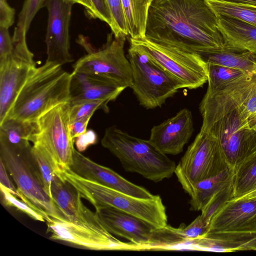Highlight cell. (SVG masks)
I'll return each instance as SVG.
<instances>
[{
    "label": "cell",
    "mask_w": 256,
    "mask_h": 256,
    "mask_svg": "<svg viewBox=\"0 0 256 256\" xmlns=\"http://www.w3.org/2000/svg\"><path fill=\"white\" fill-rule=\"evenodd\" d=\"M69 102L60 104L40 116L36 120L38 130L32 142L40 146L56 174L70 170L74 141L69 130Z\"/></svg>",
    "instance_id": "8"
},
{
    "label": "cell",
    "mask_w": 256,
    "mask_h": 256,
    "mask_svg": "<svg viewBox=\"0 0 256 256\" xmlns=\"http://www.w3.org/2000/svg\"><path fill=\"white\" fill-rule=\"evenodd\" d=\"M0 184L8 188L13 194L18 197L17 188H15L8 177V171L1 159H0Z\"/></svg>",
    "instance_id": "42"
},
{
    "label": "cell",
    "mask_w": 256,
    "mask_h": 256,
    "mask_svg": "<svg viewBox=\"0 0 256 256\" xmlns=\"http://www.w3.org/2000/svg\"><path fill=\"white\" fill-rule=\"evenodd\" d=\"M218 30L226 46L256 54V26L240 20L216 16Z\"/></svg>",
    "instance_id": "21"
},
{
    "label": "cell",
    "mask_w": 256,
    "mask_h": 256,
    "mask_svg": "<svg viewBox=\"0 0 256 256\" xmlns=\"http://www.w3.org/2000/svg\"><path fill=\"white\" fill-rule=\"evenodd\" d=\"M95 209L114 208L148 222L156 228L168 225L166 208L158 195L144 199L133 196L78 176L71 170L62 174Z\"/></svg>",
    "instance_id": "4"
},
{
    "label": "cell",
    "mask_w": 256,
    "mask_h": 256,
    "mask_svg": "<svg viewBox=\"0 0 256 256\" xmlns=\"http://www.w3.org/2000/svg\"><path fill=\"white\" fill-rule=\"evenodd\" d=\"M32 154L39 178L46 192L52 199V184L57 176L42 148L38 145L32 147Z\"/></svg>",
    "instance_id": "31"
},
{
    "label": "cell",
    "mask_w": 256,
    "mask_h": 256,
    "mask_svg": "<svg viewBox=\"0 0 256 256\" xmlns=\"http://www.w3.org/2000/svg\"><path fill=\"white\" fill-rule=\"evenodd\" d=\"M234 198L233 184L215 194L201 210L202 217L210 224L212 218L230 200Z\"/></svg>",
    "instance_id": "32"
},
{
    "label": "cell",
    "mask_w": 256,
    "mask_h": 256,
    "mask_svg": "<svg viewBox=\"0 0 256 256\" xmlns=\"http://www.w3.org/2000/svg\"><path fill=\"white\" fill-rule=\"evenodd\" d=\"M206 63L208 73L206 93H214L248 76L238 69L210 62Z\"/></svg>",
    "instance_id": "28"
},
{
    "label": "cell",
    "mask_w": 256,
    "mask_h": 256,
    "mask_svg": "<svg viewBox=\"0 0 256 256\" xmlns=\"http://www.w3.org/2000/svg\"><path fill=\"white\" fill-rule=\"evenodd\" d=\"M208 131L218 140L228 167L234 172L256 154V114L242 104L216 122Z\"/></svg>",
    "instance_id": "7"
},
{
    "label": "cell",
    "mask_w": 256,
    "mask_h": 256,
    "mask_svg": "<svg viewBox=\"0 0 256 256\" xmlns=\"http://www.w3.org/2000/svg\"><path fill=\"white\" fill-rule=\"evenodd\" d=\"M145 38L197 54L226 47L216 16L204 0H154Z\"/></svg>",
    "instance_id": "1"
},
{
    "label": "cell",
    "mask_w": 256,
    "mask_h": 256,
    "mask_svg": "<svg viewBox=\"0 0 256 256\" xmlns=\"http://www.w3.org/2000/svg\"><path fill=\"white\" fill-rule=\"evenodd\" d=\"M15 10L6 0H0V28L8 29L14 22Z\"/></svg>",
    "instance_id": "39"
},
{
    "label": "cell",
    "mask_w": 256,
    "mask_h": 256,
    "mask_svg": "<svg viewBox=\"0 0 256 256\" xmlns=\"http://www.w3.org/2000/svg\"><path fill=\"white\" fill-rule=\"evenodd\" d=\"M128 34L130 38L140 39L146 36L150 0H121Z\"/></svg>",
    "instance_id": "26"
},
{
    "label": "cell",
    "mask_w": 256,
    "mask_h": 256,
    "mask_svg": "<svg viewBox=\"0 0 256 256\" xmlns=\"http://www.w3.org/2000/svg\"><path fill=\"white\" fill-rule=\"evenodd\" d=\"M234 198L256 190V154L242 163L234 172Z\"/></svg>",
    "instance_id": "30"
},
{
    "label": "cell",
    "mask_w": 256,
    "mask_h": 256,
    "mask_svg": "<svg viewBox=\"0 0 256 256\" xmlns=\"http://www.w3.org/2000/svg\"><path fill=\"white\" fill-rule=\"evenodd\" d=\"M98 136L92 130H87L74 140V143L77 150L80 152L84 151L89 146L97 142Z\"/></svg>",
    "instance_id": "40"
},
{
    "label": "cell",
    "mask_w": 256,
    "mask_h": 256,
    "mask_svg": "<svg viewBox=\"0 0 256 256\" xmlns=\"http://www.w3.org/2000/svg\"><path fill=\"white\" fill-rule=\"evenodd\" d=\"M234 172L228 167L218 175L196 184L189 194L190 210H201L215 194L232 184Z\"/></svg>",
    "instance_id": "24"
},
{
    "label": "cell",
    "mask_w": 256,
    "mask_h": 256,
    "mask_svg": "<svg viewBox=\"0 0 256 256\" xmlns=\"http://www.w3.org/2000/svg\"><path fill=\"white\" fill-rule=\"evenodd\" d=\"M236 198H241V199H256V190H254L242 196Z\"/></svg>",
    "instance_id": "46"
},
{
    "label": "cell",
    "mask_w": 256,
    "mask_h": 256,
    "mask_svg": "<svg viewBox=\"0 0 256 256\" xmlns=\"http://www.w3.org/2000/svg\"><path fill=\"white\" fill-rule=\"evenodd\" d=\"M36 66L13 56L0 63V124L6 118Z\"/></svg>",
    "instance_id": "20"
},
{
    "label": "cell",
    "mask_w": 256,
    "mask_h": 256,
    "mask_svg": "<svg viewBox=\"0 0 256 256\" xmlns=\"http://www.w3.org/2000/svg\"><path fill=\"white\" fill-rule=\"evenodd\" d=\"M32 147L16 146L0 140V159L16 183L20 200L41 212L46 222L51 218L66 220L44 188L34 162Z\"/></svg>",
    "instance_id": "5"
},
{
    "label": "cell",
    "mask_w": 256,
    "mask_h": 256,
    "mask_svg": "<svg viewBox=\"0 0 256 256\" xmlns=\"http://www.w3.org/2000/svg\"><path fill=\"white\" fill-rule=\"evenodd\" d=\"M232 3L248 4L256 6V0H216Z\"/></svg>",
    "instance_id": "44"
},
{
    "label": "cell",
    "mask_w": 256,
    "mask_h": 256,
    "mask_svg": "<svg viewBox=\"0 0 256 256\" xmlns=\"http://www.w3.org/2000/svg\"><path fill=\"white\" fill-rule=\"evenodd\" d=\"M110 12L112 24L110 26L115 36L128 35L121 0H104Z\"/></svg>",
    "instance_id": "35"
},
{
    "label": "cell",
    "mask_w": 256,
    "mask_h": 256,
    "mask_svg": "<svg viewBox=\"0 0 256 256\" xmlns=\"http://www.w3.org/2000/svg\"><path fill=\"white\" fill-rule=\"evenodd\" d=\"M106 100L88 101L70 104L69 111L70 123L80 118L92 116L95 111L102 110L105 112H109Z\"/></svg>",
    "instance_id": "34"
},
{
    "label": "cell",
    "mask_w": 256,
    "mask_h": 256,
    "mask_svg": "<svg viewBox=\"0 0 256 256\" xmlns=\"http://www.w3.org/2000/svg\"><path fill=\"white\" fill-rule=\"evenodd\" d=\"M71 74L46 62L36 68L24 85L6 118L34 122L45 112L69 102Z\"/></svg>",
    "instance_id": "2"
},
{
    "label": "cell",
    "mask_w": 256,
    "mask_h": 256,
    "mask_svg": "<svg viewBox=\"0 0 256 256\" xmlns=\"http://www.w3.org/2000/svg\"><path fill=\"white\" fill-rule=\"evenodd\" d=\"M14 46L8 29L0 28V63L13 56Z\"/></svg>",
    "instance_id": "37"
},
{
    "label": "cell",
    "mask_w": 256,
    "mask_h": 256,
    "mask_svg": "<svg viewBox=\"0 0 256 256\" xmlns=\"http://www.w3.org/2000/svg\"><path fill=\"white\" fill-rule=\"evenodd\" d=\"M46 2V0L24 1L12 36L14 54L17 56L28 60L34 58V54L28 48L26 36L34 16L45 6Z\"/></svg>",
    "instance_id": "25"
},
{
    "label": "cell",
    "mask_w": 256,
    "mask_h": 256,
    "mask_svg": "<svg viewBox=\"0 0 256 256\" xmlns=\"http://www.w3.org/2000/svg\"><path fill=\"white\" fill-rule=\"evenodd\" d=\"M0 189L2 202L5 206L14 207L36 220L42 222L46 221L44 216L34 207L22 200H18V196L13 194L8 188L0 184Z\"/></svg>",
    "instance_id": "33"
},
{
    "label": "cell",
    "mask_w": 256,
    "mask_h": 256,
    "mask_svg": "<svg viewBox=\"0 0 256 256\" xmlns=\"http://www.w3.org/2000/svg\"><path fill=\"white\" fill-rule=\"evenodd\" d=\"M105 228L142 246L144 250H156L158 229L148 222L118 209L105 207L96 210Z\"/></svg>",
    "instance_id": "14"
},
{
    "label": "cell",
    "mask_w": 256,
    "mask_h": 256,
    "mask_svg": "<svg viewBox=\"0 0 256 256\" xmlns=\"http://www.w3.org/2000/svg\"><path fill=\"white\" fill-rule=\"evenodd\" d=\"M242 250H256V236L245 244Z\"/></svg>",
    "instance_id": "45"
},
{
    "label": "cell",
    "mask_w": 256,
    "mask_h": 256,
    "mask_svg": "<svg viewBox=\"0 0 256 256\" xmlns=\"http://www.w3.org/2000/svg\"><path fill=\"white\" fill-rule=\"evenodd\" d=\"M127 58L132 70L130 88L144 108L152 109L161 107L168 98L183 88L179 81L137 45L130 43Z\"/></svg>",
    "instance_id": "6"
},
{
    "label": "cell",
    "mask_w": 256,
    "mask_h": 256,
    "mask_svg": "<svg viewBox=\"0 0 256 256\" xmlns=\"http://www.w3.org/2000/svg\"><path fill=\"white\" fill-rule=\"evenodd\" d=\"M194 131L192 112L184 108L174 116L153 126L148 140L164 154L176 155L183 151Z\"/></svg>",
    "instance_id": "16"
},
{
    "label": "cell",
    "mask_w": 256,
    "mask_h": 256,
    "mask_svg": "<svg viewBox=\"0 0 256 256\" xmlns=\"http://www.w3.org/2000/svg\"><path fill=\"white\" fill-rule=\"evenodd\" d=\"M52 200L66 220L100 229L105 228L96 212L82 203L78 192L68 182L58 176L53 180Z\"/></svg>",
    "instance_id": "17"
},
{
    "label": "cell",
    "mask_w": 256,
    "mask_h": 256,
    "mask_svg": "<svg viewBox=\"0 0 256 256\" xmlns=\"http://www.w3.org/2000/svg\"><path fill=\"white\" fill-rule=\"evenodd\" d=\"M50 238L96 250H144L130 242L118 240L106 228L100 229L78 224L66 220L51 218L46 222Z\"/></svg>",
    "instance_id": "12"
},
{
    "label": "cell",
    "mask_w": 256,
    "mask_h": 256,
    "mask_svg": "<svg viewBox=\"0 0 256 256\" xmlns=\"http://www.w3.org/2000/svg\"><path fill=\"white\" fill-rule=\"evenodd\" d=\"M228 167L216 137L209 131L200 130L176 166L174 174L189 194L196 184Z\"/></svg>",
    "instance_id": "9"
},
{
    "label": "cell",
    "mask_w": 256,
    "mask_h": 256,
    "mask_svg": "<svg viewBox=\"0 0 256 256\" xmlns=\"http://www.w3.org/2000/svg\"><path fill=\"white\" fill-rule=\"evenodd\" d=\"M70 170L83 178L133 196L144 199L155 196L146 188L130 182L112 169L92 161L75 148Z\"/></svg>",
    "instance_id": "15"
},
{
    "label": "cell",
    "mask_w": 256,
    "mask_h": 256,
    "mask_svg": "<svg viewBox=\"0 0 256 256\" xmlns=\"http://www.w3.org/2000/svg\"><path fill=\"white\" fill-rule=\"evenodd\" d=\"M108 34L106 44L95 50L91 45L81 44L88 54L73 64V72H88L110 79L120 86L130 88L132 76L131 65L124 51L126 38Z\"/></svg>",
    "instance_id": "11"
},
{
    "label": "cell",
    "mask_w": 256,
    "mask_h": 256,
    "mask_svg": "<svg viewBox=\"0 0 256 256\" xmlns=\"http://www.w3.org/2000/svg\"><path fill=\"white\" fill-rule=\"evenodd\" d=\"M256 232V199L228 201L212 218L208 232Z\"/></svg>",
    "instance_id": "18"
},
{
    "label": "cell",
    "mask_w": 256,
    "mask_h": 256,
    "mask_svg": "<svg viewBox=\"0 0 256 256\" xmlns=\"http://www.w3.org/2000/svg\"><path fill=\"white\" fill-rule=\"evenodd\" d=\"M92 5L90 18H98L112 26V20L104 0H90Z\"/></svg>",
    "instance_id": "38"
},
{
    "label": "cell",
    "mask_w": 256,
    "mask_h": 256,
    "mask_svg": "<svg viewBox=\"0 0 256 256\" xmlns=\"http://www.w3.org/2000/svg\"><path fill=\"white\" fill-rule=\"evenodd\" d=\"M256 236V232H208L188 240L185 245L197 250L231 252L242 250V246Z\"/></svg>",
    "instance_id": "22"
},
{
    "label": "cell",
    "mask_w": 256,
    "mask_h": 256,
    "mask_svg": "<svg viewBox=\"0 0 256 256\" xmlns=\"http://www.w3.org/2000/svg\"><path fill=\"white\" fill-rule=\"evenodd\" d=\"M151 2H153L154 0H150Z\"/></svg>",
    "instance_id": "47"
},
{
    "label": "cell",
    "mask_w": 256,
    "mask_h": 256,
    "mask_svg": "<svg viewBox=\"0 0 256 256\" xmlns=\"http://www.w3.org/2000/svg\"><path fill=\"white\" fill-rule=\"evenodd\" d=\"M91 118V116L82 118L69 123L70 134L74 141L76 138L87 130V126Z\"/></svg>",
    "instance_id": "41"
},
{
    "label": "cell",
    "mask_w": 256,
    "mask_h": 256,
    "mask_svg": "<svg viewBox=\"0 0 256 256\" xmlns=\"http://www.w3.org/2000/svg\"><path fill=\"white\" fill-rule=\"evenodd\" d=\"M198 54L206 62L240 70L256 82V54L250 52L226 46Z\"/></svg>",
    "instance_id": "23"
},
{
    "label": "cell",
    "mask_w": 256,
    "mask_h": 256,
    "mask_svg": "<svg viewBox=\"0 0 256 256\" xmlns=\"http://www.w3.org/2000/svg\"><path fill=\"white\" fill-rule=\"evenodd\" d=\"M210 224L199 215L190 224L179 227L181 236L186 240H194L205 235L208 231Z\"/></svg>",
    "instance_id": "36"
},
{
    "label": "cell",
    "mask_w": 256,
    "mask_h": 256,
    "mask_svg": "<svg viewBox=\"0 0 256 256\" xmlns=\"http://www.w3.org/2000/svg\"><path fill=\"white\" fill-rule=\"evenodd\" d=\"M151 59L174 77L183 88L192 90L208 82L207 63L198 54L174 46L156 43L145 38H130Z\"/></svg>",
    "instance_id": "10"
},
{
    "label": "cell",
    "mask_w": 256,
    "mask_h": 256,
    "mask_svg": "<svg viewBox=\"0 0 256 256\" xmlns=\"http://www.w3.org/2000/svg\"><path fill=\"white\" fill-rule=\"evenodd\" d=\"M216 16L232 18L256 26V6L216 0H204Z\"/></svg>",
    "instance_id": "29"
},
{
    "label": "cell",
    "mask_w": 256,
    "mask_h": 256,
    "mask_svg": "<svg viewBox=\"0 0 256 256\" xmlns=\"http://www.w3.org/2000/svg\"><path fill=\"white\" fill-rule=\"evenodd\" d=\"M37 130L36 121L6 118L0 124V140L16 146H27Z\"/></svg>",
    "instance_id": "27"
},
{
    "label": "cell",
    "mask_w": 256,
    "mask_h": 256,
    "mask_svg": "<svg viewBox=\"0 0 256 256\" xmlns=\"http://www.w3.org/2000/svg\"><path fill=\"white\" fill-rule=\"evenodd\" d=\"M74 4L65 0H46L48 20L45 42L46 62L62 66L74 61L70 52L69 26Z\"/></svg>",
    "instance_id": "13"
},
{
    "label": "cell",
    "mask_w": 256,
    "mask_h": 256,
    "mask_svg": "<svg viewBox=\"0 0 256 256\" xmlns=\"http://www.w3.org/2000/svg\"><path fill=\"white\" fill-rule=\"evenodd\" d=\"M73 4H78L84 7L87 16L90 18L92 14V5L90 0H65Z\"/></svg>",
    "instance_id": "43"
},
{
    "label": "cell",
    "mask_w": 256,
    "mask_h": 256,
    "mask_svg": "<svg viewBox=\"0 0 256 256\" xmlns=\"http://www.w3.org/2000/svg\"><path fill=\"white\" fill-rule=\"evenodd\" d=\"M101 144L119 160L126 172L155 182L169 178L174 173V162L148 140L130 135L116 126L106 129Z\"/></svg>",
    "instance_id": "3"
},
{
    "label": "cell",
    "mask_w": 256,
    "mask_h": 256,
    "mask_svg": "<svg viewBox=\"0 0 256 256\" xmlns=\"http://www.w3.org/2000/svg\"><path fill=\"white\" fill-rule=\"evenodd\" d=\"M71 74L70 104L88 101H114L125 89L114 81L97 74L74 72Z\"/></svg>",
    "instance_id": "19"
}]
</instances>
